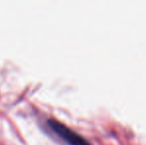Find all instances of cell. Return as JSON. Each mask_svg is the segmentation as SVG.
<instances>
[{"label": "cell", "mask_w": 146, "mask_h": 145, "mask_svg": "<svg viewBox=\"0 0 146 145\" xmlns=\"http://www.w3.org/2000/svg\"><path fill=\"white\" fill-rule=\"evenodd\" d=\"M51 129L61 137L64 141L69 145H90L88 140H86L83 136L78 134L71 128L66 126L65 124L61 123L56 120H50L49 121Z\"/></svg>", "instance_id": "obj_1"}]
</instances>
